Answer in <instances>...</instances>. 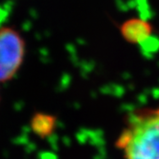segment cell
Returning a JSON list of instances; mask_svg holds the SVG:
<instances>
[{"label": "cell", "mask_w": 159, "mask_h": 159, "mask_svg": "<svg viewBox=\"0 0 159 159\" xmlns=\"http://www.w3.org/2000/svg\"><path fill=\"white\" fill-rule=\"evenodd\" d=\"M26 41L15 28H0V84L11 81L23 64Z\"/></svg>", "instance_id": "2"}, {"label": "cell", "mask_w": 159, "mask_h": 159, "mask_svg": "<svg viewBox=\"0 0 159 159\" xmlns=\"http://www.w3.org/2000/svg\"><path fill=\"white\" fill-rule=\"evenodd\" d=\"M58 119L46 112H36L30 120L32 131L39 138H46L52 135L57 128Z\"/></svg>", "instance_id": "4"}, {"label": "cell", "mask_w": 159, "mask_h": 159, "mask_svg": "<svg viewBox=\"0 0 159 159\" xmlns=\"http://www.w3.org/2000/svg\"><path fill=\"white\" fill-rule=\"evenodd\" d=\"M115 146L125 159H159V107L131 111Z\"/></svg>", "instance_id": "1"}, {"label": "cell", "mask_w": 159, "mask_h": 159, "mask_svg": "<svg viewBox=\"0 0 159 159\" xmlns=\"http://www.w3.org/2000/svg\"><path fill=\"white\" fill-rule=\"evenodd\" d=\"M120 33L127 42L142 46L152 38L153 27L147 19L132 17L123 22L120 26Z\"/></svg>", "instance_id": "3"}]
</instances>
